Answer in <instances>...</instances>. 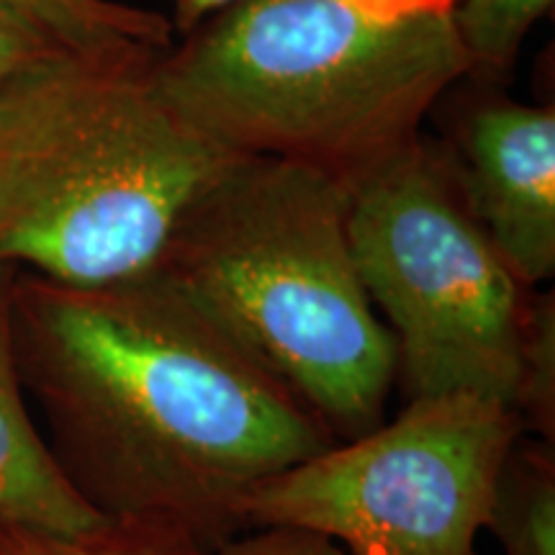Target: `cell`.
<instances>
[{
  "instance_id": "6da1fadb",
  "label": "cell",
  "mask_w": 555,
  "mask_h": 555,
  "mask_svg": "<svg viewBox=\"0 0 555 555\" xmlns=\"http://www.w3.org/2000/svg\"><path fill=\"white\" fill-rule=\"evenodd\" d=\"M11 335L54 461L106 522L176 527L211 553L245 532L255 486L337 442L157 273L67 286L13 270Z\"/></svg>"
},
{
  "instance_id": "7a4b0ae2",
  "label": "cell",
  "mask_w": 555,
  "mask_h": 555,
  "mask_svg": "<svg viewBox=\"0 0 555 555\" xmlns=\"http://www.w3.org/2000/svg\"><path fill=\"white\" fill-rule=\"evenodd\" d=\"M152 62L52 50L0 88V266L67 286L147 275L245 159L157 93Z\"/></svg>"
},
{
  "instance_id": "3957f363",
  "label": "cell",
  "mask_w": 555,
  "mask_h": 555,
  "mask_svg": "<svg viewBox=\"0 0 555 555\" xmlns=\"http://www.w3.org/2000/svg\"><path fill=\"white\" fill-rule=\"evenodd\" d=\"M468 73L450 13L380 18L350 0H242L150 67L157 93L221 147L345 185L422 137Z\"/></svg>"
},
{
  "instance_id": "277c9868",
  "label": "cell",
  "mask_w": 555,
  "mask_h": 555,
  "mask_svg": "<svg viewBox=\"0 0 555 555\" xmlns=\"http://www.w3.org/2000/svg\"><path fill=\"white\" fill-rule=\"evenodd\" d=\"M347 208V185L327 172L245 157L150 270L260 358L337 442L384 425L397 378V345L360 281Z\"/></svg>"
},
{
  "instance_id": "5b68a950",
  "label": "cell",
  "mask_w": 555,
  "mask_h": 555,
  "mask_svg": "<svg viewBox=\"0 0 555 555\" xmlns=\"http://www.w3.org/2000/svg\"><path fill=\"white\" fill-rule=\"evenodd\" d=\"M360 281L397 345L406 401L476 393L515 412L535 288L512 273L422 137L347 185Z\"/></svg>"
},
{
  "instance_id": "8992f818",
  "label": "cell",
  "mask_w": 555,
  "mask_h": 555,
  "mask_svg": "<svg viewBox=\"0 0 555 555\" xmlns=\"http://www.w3.org/2000/svg\"><path fill=\"white\" fill-rule=\"evenodd\" d=\"M522 420L476 393L406 401L393 422L255 486L245 530L304 527L347 555H478L496 478Z\"/></svg>"
},
{
  "instance_id": "52a82bcc",
  "label": "cell",
  "mask_w": 555,
  "mask_h": 555,
  "mask_svg": "<svg viewBox=\"0 0 555 555\" xmlns=\"http://www.w3.org/2000/svg\"><path fill=\"white\" fill-rule=\"evenodd\" d=\"M455 165L463 198L527 288L555 273V108L496 99L470 111Z\"/></svg>"
},
{
  "instance_id": "ba28073f",
  "label": "cell",
  "mask_w": 555,
  "mask_h": 555,
  "mask_svg": "<svg viewBox=\"0 0 555 555\" xmlns=\"http://www.w3.org/2000/svg\"><path fill=\"white\" fill-rule=\"evenodd\" d=\"M13 270L0 266V517L65 535L99 530L106 519L62 474L26 406L11 335Z\"/></svg>"
},
{
  "instance_id": "9c48e42d",
  "label": "cell",
  "mask_w": 555,
  "mask_h": 555,
  "mask_svg": "<svg viewBox=\"0 0 555 555\" xmlns=\"http://www.w3.org/2000/svg\"><path fill=\"white\" fill-rule=\"evenodd\" d=\"M57 50L86 57L152 62L172 47L168 16L114 0H0Z\"/></svg>"
},
{
  "instance_id": "30bf717a",
  "label": "cell",
  "mask_w": 555,
  "mask_h": 555,
  "mask_svg": "<svg viewBox=\"0 0 555 555\" xmlns=\"http://www.w3.org/2000/svg\"><path fill=\"white\" fill-rule=\"evenodd\" d=\"M486 530L502 555H555V448L522 433L499 470Z\"/></svg>"
},
{
  "instance_id": "8fae6325",
  "label": "cell",
  "mask_w": 555,
  "mask_h": 555,
  "mask_svg": "<svg viewBox=\"0 0 555 555\" xmlns=\"http://www.w3.org/2000/svg\"><path fill=\"white\" fill-rule=\"evenodd\" d=\"M0 555H206L185 532L152 522H106L65 535L0 517Z\"/></svg>"
},
{
  "instance_id": "7c38bea8",
  "label": "cell",
  "mask_w": 555,
  "mask_h": 555,
  "mask_svg": "<svg viewBox=\"0 0 555 555\" xmlns=\"http://www.w3.org/2000/svg\"><path fill=\"white\" fill-rule=\"evenodd\" d=\"M553 3L555 0H455L450 21L470 60V73H509L527 34Z\"/></svg>"
},
{
  "instance_id": "4fadbf2b",
  "label": "cell",
  "mask_w": 555,
  "mask_h": 555,
  "mask_svg": "<svg viewBox=\"0 0 555 555\" xmlns=\"http://www.w3.org/2000/svg\"><path fill=\"white\" fill-rule=\"evenodd\" d=\"M515 414L525 433L555 440V304L553 294H532L530 319L522 345V371Z\"/></svg>"
},
{
  "instance_id": "5bb4252c",
  "label": "cell",
  "mask_w": 555,
  "mask_h": 555,
  "mask_svg": "<svg viewBox=\"0 0 555 555\" xmlns=\"http://www.w3.org/2000/svg\"><path fill=\"white\" fill-rule=\"evenodd\" d=\"M206 555H347L335 540L304 527H253V535H234Z\"/></svg>"
},
{
  "instance_id": "9a60e30c",
  "label": "cell",
  "mask_w": 555,
  "mask_h": 555,
  "mask_svg": "<svg viewBox=\"0 0 555 555\" xmlns=\"http://www.w3.org/2000/svg\"><path fill=\"white\" fill-rule=\"evenodd\" d=\"M52 50H57V47L41 37L29 21H24L16 11L0 3V88L21 69L37 62L41 54Z\"/></svg>"
},
{
  "instance_id": "2e32d148",
  "label": "cell",
  "mask_w": 555,
  "mask_h": 555,
  "mask_svg": "<svg viewBox=\"0 0 555 555\" xmlns=\"http://www.w3.org/2000/svg\"><path fill=\"white\" fill-rule=\"evenodd\" d=\"M242 3V0H172V31L176 34H191L193 29H198L204 21H208L217 13L232 9V5Z\"/></svg>"
},
{
  "instance_id": "e0dca14e",
  "label": "cell",
  "mask_w": 555,
  "mask_h": 555,
  "mask_svg": "<svg viewBox=\"0 0 555 555\" xmlns=\"http://www.w3.org/2000/svg\"><path fill=\"white\" fill-rule=\"evenodd\" d=\"M360 11L380 18L420 16V13H450L455 0H350Z\"/></svg>"
}]
</instances>
